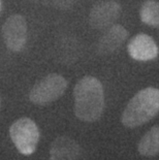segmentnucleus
<instances>
[{
	"instance_id": "nucleus-1",
	"label": "nucleus",
	"mask_w": 159,
	"mask_h": 160,
	"mask_svg": "<svg viewBox=\"0 0 159 160\" xmlns=\"http://www.w3.org/2000/svg\"><path fill=\"white\" fill-rule=\"evenodd\" d=\"M74 115L79 120L92 123L102 116L104 92L101 82L94 77L86 76L77 83L73 89Z\"/></svg>"
},
{
	"instance_id": "nucleus-2",
	"label": "nucleus",
	"mask_w": 159,
	"mask_h": 160,
	"mask_svg": "<svg viewBox=\"0 0 159 160\" xmlns=\"http://www.w3.org/2000/svg\"><path fill=\"white\" fill-rule=\"evenodd\" d=\"M159 113V89L148 87L138 91L125 107L121 122L125 127L134 128L147 123Z\"/></svg>"
},
{
	"instance_id": "nucleus-3",
	"label": "nucleus",
	"mask_w": 159,
	"mask_h": 160,
	"mask_svg": "<svg viewBox=\"0 0 159 160\" xmlns=\"http://www.w3.org/2000/svg\"><path fill=\"white\" fill-rule=\"evenodd\" d=\"M39 129L32 119L23 117L16 120L9 127V137L17 150L23 155L35 152L39 142Z\"/></svg>"
},
{
	"instance_id": "nucleus-4",
	"label": "nucleus",
	"mask_w": 159,
	"mask_h": 160,
	"mask_svg": "<svg viewBox=\"0 0 159 160\" xmlns=\"http://www.w3.org/2000/svg\"><path fill=\"white\" fill-rule=\"evenodd\" d=\"M67 86V81L61 74L50 73L32 87L29 92V99L36 105H47L59 99Z\"/></svg>"
},
{
	"instance_id": "nucleus-5",
	"label": "nucleus",
	"mask_w": 159,
	"mask_h": 160,
	"mask_svg": "<svg viewBox=\"0 0 159 160\" xmlns=\"http://www.w3.org/2000/svg\"><path fill=\"white\" fill-rule=\"evenodd\" d=\"M2 37L5 46L12 52L19 53L25 49L28 39L26 19L20 13L12 15L2 25Z\"/></svg>"
},
{
	"instance_id": "nucleus-6",
	"label": "nucleus",
	"mask_w": 159,
	"mask_h": 160,
	"mask_svg": "<svg viewBox=\"0 0 159 160\" xmlns=\"http://www.w3.org/2000/svg\"><path fill=\"white\" fill-rule=\"evenodd\" d=\"M122 8L115 0H102L95 3L89 13V24L96 30L107 29L118 21Z\"/></svg>"
},
{
	"instance_id": "nucleus-7",
	"label": "nucleus",
	"mask_w": 159,
	"mask_h": 160,
	"mask_svg": "<svg viewBox=\"0 0 159 160\" xmlns=\"http://www.w3.org/2000/svg\"><path fill=\"white\" fill-rule=\"evenodd\" d=\"M128 37V31L120 24L107 28L96 45V52L100 56H109L120 49Z\"/></svg>"
},
{
	"instance_id": "nucleus-8",
	"label": "nucleus",
	"mask_w": 159,
	"mask_h": 160,
	"mask_svg": "<svg viewBox=\"0 0 159 160\" xmlns=\"http://www.w3.org/2000/svg\"><path fill=\"white\" fill-rule=\"evenodd\" d=\"M127 51L129 56L137 61L153 60L159 54L158 46L155 40L145 33H141L131 38L127 45Z\"/></svg>"
},
{
	"instance_id": "nucleus-9",
	"label": "nucleus",
	"mask_w": 159,
	"mask_h": 160,
	"mask_svg": "<svg viewBox=\"0 0 159 160\" xmlns=\"http://www.w3.org/2000/svg\"><path fill=\"white\" fill-rule=\"evenodd\" d=\"M51 160H83V150L72 138L61 135L54 139L50 148Z\"/></svg>"
},
{
	"instance_id": "nucleus-10",
	"label": "nucleus",
	"mask_w": 159,
	"mask_h": 160,
	"mask_svg": "<svg viewBox=\"0 0 159 160\" xmlns=\"http://www.w3.org/2000/svg\"><path fill=\"white\" fill-rule=\"evenodd\" d=\"M137 151L144 157H154L159 154V125L153 126L141 138Z\"/></svg>"
},
{
	"instance_id": "nucleus-11",
	"label": "nucleus",
	"mask_w": 159,
	"mask_h": 160,
	"mask_svg": "<svg viewBox=\"0 0 159 160\" xmlns=\"http://www.w3.org/2000/svg\"><path fill=\"white\" fill-rule=\"evenodd\" d=\"M140 18L142 22L159 30V2L147 0L141 6Z\"/></svg>"
},
{
	"instance_id": "nucleus-12",
	"label": "nucleus",
	"mask_w": 159,
	"mask_h": 160,
	"mask_svg": "<svg viewBox=\"0 0 159 160\" xmlns=\"http://www.w3.org/2000/svg\"><path fill=\"white\" fill-rule=\"evenodd\" d=\"M32 1L56 9L67 11V9L72 8L76 0H32Z\"/></svg>"
},
{
	"instance_id": "nucleus-13",
	"label": "nucleus",
	"mask_w": 159,
	"mask_h": 160,
	"mask_svg": "<svg viewBox=\"0 0 159 160\" xmlns=\"http://www.w3.org/2000/svg\"><path fill=\"white\" fill-rule=\"evenodd\" d=\"M1 9H2V2H1V0H0V12H1Z\"/></svg>"
},
{
	"instance_id": "nucleus-14",
	"label": "nucleus",
	"mask_w": 159,
	"mask_h": 160,
	"mask_svg": "<svg viewBox=\"0 0 159 160\" xmlns=\"http://www.w3.org/2000/svg\"><path fill=\"white\" fill-rule=\"evenodd\" d=\"M0 108H1V97H0Z\"/></svg>"
}]
</instances>
